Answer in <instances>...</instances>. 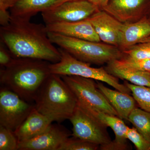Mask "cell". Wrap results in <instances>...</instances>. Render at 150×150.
<instances>
[{"label":"cell","mask_w":150,"mask_h":150,"mask_svg":"<svg viewBox=\"0 0 150 150\" xmlns=\"http://www.w3.org/2000/svg\"><path fill=\"white\" fill-rule=\"evenodd\" d=\"M98 88L118 113V117L128 121L132 110L135 108L136 100L130 94L107 87L97 81Z\"/></svg>","instance_id":"cell-17"},{"label":"cell","mask_w":150,"mask_h":150,"mask_svg":"<svg viewBox=\"0 0 150 150\" xmlns=\"http://www.w3.org/2000/svg\"><path fill=\"white\" fill-rule=\"evenodd\" d=\"M150 0H109L102 9L123 23L136 18L148 6Z\"/></svg>","instance_id":"cell-14"},{"label":"cell","mask_w":150,"mask_h":150,"mask_svg":"<svg viewBox=\"0 0 150 150\" xmlns=\"http://www.w3.org/2000/svg\"><path fill=\"white\" fill-rule=\"evenodd\" d=\"M126 137L135 145L138 150H150V143L134 127L127 128Z\"/></svg>","instance_id":"cell-26"},{"label":"cell","mask_w":150,"mask_h":150,"mask_svg":"<svg viewBox=\"0 0 150 150\" xmlns=\"http://www.w3.org/2000/svg\"><path fill=\"white\" fill-rule=\"evenodd\" d=\"M5 45L1 41L0 46V64L3 67L8 66L12 61L13 56L9 50L6 48Z\"/></svg>","instance_id":"cell-27"},{"label":"cell","mask_w":150,"mask_h":150,"mask_svg":"<svg viewBox=\"0 0 150 150\" xmlns=\"http://www.w3.org/2000/svg\"><path fill=\"white\" fill-rule=\"evenodd\" d=\"M61 54V60L50 64L51 74L59 76H77L103 82L116 90L130 94V89L124 84L119 83L118 78L110 74L105 69L91 67L90 64L76 59L67 51L59 48Z\"/></svg>","instance_id":"cell-5"},{"label":"cell","mask_w":150,"mask_h":150,"mask_svg":"<svg viewBox=\"0 0 150 150\" xmlns=\"http://www.w3.org/2000/svg\"><path fill=\"white\" fill-rule=\"evenodd\" d=\"M78 104L95 117L104 125L110 127L115 134V139L104 146H100L101 150H125L129 149L126 137L128 126H126L122 119L118 116L110 115L94 109L81 103L78 100Z\"/></svg>","instance_id":"cell-11"},{"label":"cell","mask_w":150,"mask_h":150,"mask_svg":"<svg viewBox=\"0 0 150 150\" xmlns=\"http://www.w3.org/2000/svg\"><path fill=\"white\" fill-rule=\"evenodd\" d=\"M71 135L69 131L63 126L51 123L36 137L19 142L18 150H59Z\"/></svg>","instance_id":"cell-10"},{"label":"cell","mask_w":150,"mask_h":150,"mask_svg":"<svg viewBox=\"0 0 150 150\" xmlns=\"http://www.w3.org/2000/svg\"><path fill=\"white\" fill-rule=\"evenodd\" d=\"M16 0H0V11H8L13 6Z\"/></svg>","instance_id":"cell-29"},{"label":"cell","mask_w":150,"mask_h":150,"mask_svg":"<svg viewBox=\"0 0 150 150\" xmlns=\"http://www.w3.org/2000/svg\"><path fill=\"white\" fill-rule=\"evenodd\" d=\"M76 1V0H57L54 6L50 8H54L62 4L63 3L69 1ZM50 9V8H49Z\"/></svg>","instance_id":"cell-31"},{"label":"cell","mask_w":150,"mask_h":150,"mask_svg":"<svg viewBox=\"0 0 150 150\" xmlns=\"http://www.w3.org/2000/svg\"><path fill=\"white\" fill-rule=\"evenodd\" d=\"M106 70L110 74L135 85L150 87V72L117 68L108 64Z\"/></svg>","instance_id":"cell-19"},{"label":"cell","mask_w":150,"mask_h":150,"mask_svg":"<svg viewBox=\"0 0 150 150\" xmlns=\"http://www.w3.org/2000/svg\"><path fill=\"white\" fill-rule=\"evenodd\" d=\"M57 0H16L11 8L12 18L30 20L31 17L52 7Z\"/></svg>","instance_id":"cell-18"},{"label":"cell","mask_w":150,"mask_h":150,"mask_svg":"<svg viewBox=\"0 0 150 150\" xmlns=\"http://www.w3.org/2000/svg\"><path fill=\"white\" fill-rule=\"evenodd\" d=\"M48 35L54 44L78 60L88 64H108L124 55L118 47L104 43L73 38L53 32H48Z\"/></svg>","instance_id":"cell-4"},{"label":"cell","mask_w":150,"mask_h":150,"mask_svg":"<svg viewBox=\"0 0 150 150\" xmlns=\"http://www.w3.org/2000/svg\"><path fill=\"white\" fill-rule=\"evenodd\" d=\"M108 64L117 68L150 72V59H134L124 55L121 59Z\"/></svg>","instance_id":"cell-21"},{"label":"cell","mask_w":150,"mask_h":150,"mask_svg":"<svg viewBox=\"0 0 150 150\" xmlns=\"http://www.w3.org/2000/svg\"><path fill=\"white\" fill-rule=\"evenodd\" d=\"M128 121L150 143V112L135 108L130 113Z\"/></svg>","instance_id":"cell-20"},{"label":"cell","mask_w":150,"mask_h":150,"mask_svg":"<svg viewBox=\"0 0 150 150\" xmlns=\"http://www.w3.org/2000/svg\"><path fill=\"white\" fill-rule=\"evenodd\" d=\"M50 64L39 59L13 58L8 66L1 69V84L25 101H34L40 88L51 74Z\"/></svg>","instance_id":"cell-2"},{"label":"cell","mask_w":150,"mask_h":150,"mask_svg":"<svg viewBox=\"0 0 150 150\" xmlns=\"http://www.w3.org/2000/svg\"><path fill=\"white\" fill-rule=\"evenodd\" d=\"M61 76L74 93L78 101L95 110L118 116L114 108L98 88L96 80L77 76Z\"/></svg>","instance_id":"cell-6"},{"label":"cell","mask_w":150,"mask_h":150,"mask_svg":"<svg viewBox=\"0 0 150 150\" xmlns=\"http://www.w3.org/2000/svg\"><path fill=\"white\" fill-rule=\"evenodd\" d=\"M148 6L150 7V1L149 2V4H148Z\"/></svg>","instance_id":"cell-33"},{"label":"cell","mask_w":150,"mask_h":150,"mask_svg":"<svg viewBox=\"0 0 150 150\" xmlns=\"http://www.w3.org/2000/svg\"><path fill=\"white\" fill-rule=\"evenodd\" d=\"M95 5L97 6L99 9H102L107 6L109 0H88Z\"/></svg>","instance_id":"cell-30"},{"label":"cell","mask_w":150,"mask_h":150,"mask_svg":"<svg viewBox=\"0 0 150 150\" xmlns=\"http://www.w3.org/2000/svg\"><path fill=\"white\" fill-rule=\"evenodd\" d=\"M99 145L73 137L68 138L59 150H97Z\"/></svg>","instance_id":"cell-23"},{"label":"cell","mask_w":150,"mask_h":150,"mask_svg":"<svg viewBox=\"0 0 150 150\" xmlns=\"http://www.w3.org/2000/svg\"><path fill=\"white\" fill-rule=\"evenodd\" d=\"M150 35V21L146 18L134 22L124 23L119 46L123 51L142 41Z\"/></svg>","instance_id":"cell-16"},{"label":"cell","mask_w":150,"mask_h":150,"mask_svg":"<svg viewBox=\"0 0 150 150\" xmlns=\"http://www.w3.org/2000/svg\"><path fill=\"white\" fill-rule=\"evenodd\" d=\"M99 8L88 0L66 2L41 13L46 24L57 22H76L87 19Z\"/></svg>","instance_id":"cell-9"},{"label":"cell","mask_w":150,"mask_h":150,"mask_svg":"<svg viewBox=\"0 0 150 150\" xmlns=\"http://www.w3.org/2000/svg\"><path fill=\"white\" fill-rule=\"evenodd\" d=\"M1 41L13 58H28L56 63L61 54L49 39L46 25L30 20L11 18L7 25L0 28Z\"/></svg>","instance_id":"cell-1"},{"label":"cell","mask_w":150,"mask_h":150,"mask_svg":"<svg viewBox=\"0 0 150 150\" xmlns=\"http://www.w3.org/2000/svg\"><path fill=\"white\" fill-rule=\"evenodd\" d=\"M73 125V137L100 146L111 142L107 126L77 105L69 119Z\"/></svg>","instance_id":"cell-7"},{"label":"cell","mask_w":150,"mask_h":150,"mask_svg":"<svg viewBox=\"0 0 150 150\" xmlns=\"http://www.w3.org/2000/svg\"><path fill=\"white\" fill-rule=\"evenodd\" d=\"M10 13L8 11H0V24L1 26H6L11 21Z\"/></svg>","instance_id":"cell-28"},{"label":"cell","mask_w":150,"mask_h":150,"mask_svg":"<svg viewBox=\"0 0 150 150\" xmlns=\"http://www.w3.org/2000/svg\"><path fill=\"white\" fill-rule=\"evenodd\" d=\"M87 19L91 23L100 41L118 47L124 23L103 10H99Z\"/></svg>","instance_id":"cell-12"},{"label":"cell","mask_w":150,"mask_h":150,"mask_svg":"<svg viewBox=\"0 0 150 150\" xmlns=\"http://www.w3.org/2000/svg\"><path fill=\"white\" fill-rule=\"evenodd\" d=\"M122 51L124 55L134 59H150V42L138 43Z\"/></svg>","instance_id":"cell-25"},{"label":"cell","mask_w":150,"mask_h":150,"mask_svg":"<svg viewBox=\"0 0 150 150\" xmlns=\"http://www.w3.org/2000/svg\"><path fill=\"white\" fill-rule=\"evenodd\" d=\"M150 42V35L149 36L148 38H146L143 40V41L142 42V43H143V42Z\"/></svg>","instance_id":"cell-32"},{"label":"cell","mask_w":150,"mask_h":150,"mask_svg":"<svg viewBox=\"0 0 150 150\" xmlns=\"http://www.w3.org/2000/svg\"><path fill=\"white\" fill-rule=\"evenodd\" d=\"M133 97L143 110L150 112V87L135 85L125 82Z\"/></svg>","instance_id":"cell-22"},{"label":"cell","mask_w":150,"mask_h":150,"mask_svg":"<svg viewBox=\"0 0 150 150\" xmlns=\"http://www.w3.org/2000/svg\"><path fill=\"white\" fill-rule=\"evenodd\" d=\"M34 107L17 94L3 87L0 91V126L14 132Z\"/></svg>","instance_id":"cell-8"},{"label":"cell","mask_w":150,"mask_h":150,"mask_svg":"<svg viewBox=\"0 0 150 150\" xmlns=\"http://www.w3.org/2000/svg\"><path fill=\"white\" fill-rule=\"evenodd\" d=\"M52 122L34 107L24 122L13 132L18 143L23 142L41 134Z\"/></svg>","instance_id":"cell-15"},{"label":"cell","mask_w":150,"mask_h":150,"mask_svg":"<svg viewBox=\"0 0 150 150\" xmlns=\"http://www.w3.org/2000/svg\"><path fill=\"white\" fill-rule=\"evenodd\" d=\"M18 141L12 131L0 126V150H16Z\"/></svg>","instance_id":"cell-24"},{"label":"cell","mask_w":150,"mask_h":150,"mask_svg":"<svg viewBox=\"0 0 150 150\" xmlns=\"http://www.w3.org/2000/svg\"><path fill=\"white\" fill-rule=\"evenodd\" d=\"M38 111L51 121L69 119L78 105L76 97L59 75L51 74L34 99Z\"/></svg>","instance_id":"cell-3"},{"label":"cell","mask_w":150,"mask_h":150,"mask_svg":"<svg viewBox=\"0 0 150 150\" xmlns=\"http://www.w3.org/2000/svg\"><path fill=\"white\" fill-rule=\"evenodd\" d=\"M47 32H53L83 40L94 42L100 40L88 20L76 22H57L45 25Z\"/></svg>","instance_id":"cell-13"}]
</instances>
